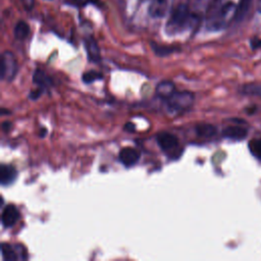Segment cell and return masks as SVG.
Returning <instances> with one entry per match:
<instances>
[{
    "label": "cell",
    "mask_w": 261,
    "mask_h": 261,
    "mask_svg": "<svg viewBox=\"0 0 261 261\" xmlns=\"http://www.w3.org/2000/svg\"><path fill=\"white\" fill-rule=\"evenodd\" d=\"M85 47L87 51V55L90 61L92 62H98L101 59L100 55V49L96 42V40L93 37H87L85 39Z\"/></svg>",
    "instance_id": "cell-11"
},
{
    "label": "cell",
    "mask_w": 261,
    "mask_h": 261,
    "mask_svg": "<svg viewBox=\"0 0 261 261\" xmlns=\"http://www.w3.org/2000/svg\"><path fill=\"white\" fill-rule=\"evenodd\" d=\"M11 126H12V124H11L10 121H4L3 124H2V128H3L4 132H9Z\"/></svg>",
    "instance_id": "cell-24"
},
{
    "label": "cell",
    "mask_w": 261,
    "mask_h": 261,
    "mask_svg": "<svg viewBox=\"0 0 261 261\" xmlns=\"http://www.w3.org/2000/svg\"><path fill=\"white\" fill-rule=\"evenodd\" d=\"M43 91H44V89H42V88H39L36 91H32L30 93V95H29V98L32 99V100H36V99H38L42 95Z\"/></svg>",
    "instance_id": "cell-22"
},
{
    "label": "cell",
    "mask_w": 261,
    "mask_h": 261,
    "mask_svg": "<svg viewBox=\"0 0 261 261\" xmlns=\"http://www.w3.org/2000/svg\"><path fill=\"white\" fill-rule=\"evenodd\" d=\"M166 107L171 112H184L189 110L195 101V96L188 91H174L165 100Z\"/></svg>",
    "instance_id": "cell-3"
},
{
    "label": "cell",
    "mask_w": 261,
    "mask_h": 261,
    "mask_svg": "<svg viewBox=\"0 0 261 261\" xmlns=\"http://www.w3.org/2000/svg\"><path fill=\"white\" fill-rule=\"evenodd\" d=\"M252 3V0H240V4L237 8V14L236 18H242L250 8V5Z\"/></svg>",
    "instance_id": "cell-20"
},
{
    "label": "cell",
    "mask_w": 261,
    "mask_h": 261,
    "mask_svg": "<svg viewBox=\"0 0 261 261\" xmlns=\"http://www.w3.org/2000/svg\"><path fill=\"white\" fill-rule=\"evenodd\" d=\"M13 34L15 39L17 40H24L28 38V36L30 35V27L29 24L23 21V20H19L13 30Z\"/></svg>",
    "instance_id": "cell-16"
},
{
    "label": "cell",
    "mask_w": 261,
    "mask_h": 261,
    "mask_svg": "<svg viewBox=\"0 0 261 261\" xmlns=\"http://www.w3.org/2000/svg\"><path fill=\"white\" fill-rule=\"evenodd\" d=\"M124 129H125L126 132H135L136 126H135V124H134L133 122H127V123L124 125Z\"/></svg>",
    "instance_id": "cell-23"
},
{
    "label": "cell",
    "mask_w": 261,
    "mask_h": 261,
    "mask_svg": "<svg viewBox=\"0 0 261 261\" xmlns=\"http://www.w3.org/2000/svg\"><path fill=\"white\" fill-rule=\"evenodd\" d=\"M17 176V171L12 165L1 164L0 166V182L2 186L11 185Z\"/></svg>",
    "instance_id": "cell-10"
},
{
    "label": "cell",
    "mask_w": 261,
    "mask_h": 261,
    "mask_svg": "<svg viewBox=\"0 0 261 261\" xmlns=\"http://www.w3.org/2000/svg\"><path fill=\"white\" fill-rule=\"evenodd\" d=\"M174 91H175V87L171 81H162L156 86V89H155L156 96L163 100L168 98Z\"/></svg>",
    "instance_id": "cell-13"
},
{
    "label": "cell",
    "mask_w": 261,
    "mask_h": 261,
    "mask_svg": "<svg viewBox=\"0 0 261 261\" xmlns=\"http://www.w3.org/2000/svg\"><path fill=\"white\" fill-rule=\"evenodd\" d=\"M173 0H151L149 13L153 17H164L172 11Z\"/></svg>",
    "instance_id": "cell-5"
},
{
    "label": "cell",
    "mask_w": 261,
    "mask_h": 261,
    "mask_svg": "<svg viewBox=\"0 0 261 261\" xmlns=\"http://www.w3.org/2000/svg\"><path fill=\"white\" fill-rule=\"evenodd\" d=\"M195 130L198 137H201V138H211L215 136L217 133V128L215 127V125L211 123H205V122L198 123L195 126Z\"/></svg>",
    "instance_id": "cell-15"
},
{
    "label": "cell",
    "mask_w": 261,
    "mask_h": 261,
    "mask_svg": "<svg viewBox=\"0 0 261 261\" xmlns=\"http://www.w3.org/2000/svg\"><path fill=\"white\" fill-rule=\"evenodd\" d=\"M199 21V17L190 11L189 7L185 4L178 5L170 12V17L166 23V33L174 35L193 28Z\"/></svg>",
    "instance_id": "cell-1"
},
{
    "label": "cell",
    "mask_w": 261,
    "mask_h": 261,
    "mask_svg": "<svg viewBox=\"0 0 261 261\" xmlns=\"http://www.w3.org/2000/svg\"><path fill=\"white\" fill-rule=\"evenodd\" d=\"M19 211L17 210V208L12 205L9 204L7 206H5V208L2 211V215H1V221L3 226L5 227H11L13 226L17 220L19 219Z\"/></svg>",
    "instance_id": "cell-8"
},
{
    "label": "cell",
    "mask_w": 261,
    "mask_h": 261,
    "mask_svg": "<svg viewBox=\"0 0 261 261\" xmlns=\"http://www.w3.org/2000/svg\"><path fill=\"white\" fill-rule=\"evenodd\" d=\"M238 6L231 2L227 1L221 3L218 7L214 8L210 12L207 20V27L209 30H220L224 28L227 22L236 17Z\"/></svg>",
    "instance_id": "cell-2"
},
{
    "label": "cell",
    "mask_w": 261,
    "mask_h": 261,
    "mask_svg": "<svg viewBox=\"0 0 261 261\" xmlns=\"http://www.w3.org/2000/svg\"><path fill=\"white\" fill-rule=\"evenodd\" d=\"M156 141L161 150L167 153L175 150L178 147V140L176 136L167 132L159 133L156 137Z\"/></svg>",
    "instance_id": "cell-7"
},
{
    "label": "cell",
    "mask_w": 261,
    "mask_h": 261,
    "mask_svg": "<svg viewBox=\"0 0 261 261\" xmlns=\"http://www.w3.org/2000/svg\"><path fill=\"white\" fill-rule=\"evenodd\" d=\"M119 161L126 167L134 166L140 159V152L134 148L126 147L120 150L118 155Z\"/></svg>",
    "instance_id": "cell-9"
},
{
    "label": "cell",
    "mask_w": 261,
    "mask_h": 261,
    "mask_svg": "<svg viewBox=\"0 0 261 261\" xmlns=\"http://www.w3.org/2000/svg\"><path fill=\"white\" fill-rule=\"evenodd\" d=\"M18 71L17 60L10 51H4L1 56V80L11 82Z\"/></svg>",
    "instance_id": "cell-4"
},
{
    "label": "cell",
    "mask_w": 261,
    "mask_h": 261,
    "mask_svg": "<svg viewBox=\"0 0 261 261\" xmlns=\"http://www.w3.org/2000/svg\"><path fill=\"white\" fill-rule=\"evenodd\" d=\"M242 92L247 95H255L261 97V86L260 85H246L242 88Z\"/></svg>",
    "instance_id": "cell-21"
},
{
    "label": "cell",
    "mask_w": 261,
    "mask_h": 261,
    "mask_svg": "<svg viewBox=\"0 0 261 261\" xmlns=\"http://www.w3.org/2000/svg\"><path fill=\"white\" fill-rule=\"evenodd\" d=\"M22 3H23V6H24L27 9H31V8L33 7L34 0H22Z\"/></svg>",
    "instance_id": "cell-25"
},
{
    "label": "cell",
    "mask_w": 261,
    "mask_h": 261,
    "mask_svg": "<svg viewBox=\"0 0 261 261\" xmlns=\"http://www.w3.org/2000/svg\"><path fill=\"white\" fill-rule=\"evenodd\" d=\"M258 10H259V12H261V0L258 1Z\"/></svg>",
    "instance_id": "cell-26"
},
{
    "label": "cell",
    "mask_w": 261,
    "mask_h": 261,
    "mask_svg": "<svg viewBox=\"0 0 261 261\" xmlns=\"http://www.w3.org/2000/svg\"><path fill=\"white\" fill-rule=\"evenodd\" d=\"M33 82L39 86V88H42V89H47V88H50L52 87L53 85V81L52 79L47 75L43 70L41 69H36L33 73Z\"/></svg>",
    "instance_id": "cell-14"
},
{
    "label": "cell",
    "mask_w": 261,
    "mask_h": 261,
    "mask_svg": "<svg viewBox=\"0 0 261 261\" xmlns=\"http://www.w3.org/2000/svg\"><path fill=\"white\" fill-rule=\"evenodd\" d=\"M249 149L252 155L261 161V139L252 140L249 143Z\"/></svg>",
    "instance_id": "cell-17"
},
{
    "label": "cell",
    "mask_w": 261,
    "mask_h": 261,
    "mask_svg": "<svg viewBox=\"0 0 261 261\" xmlns=\"http://www.w3.org/2000/svg\"><path fill=\"white\" fill-rule=\"evenodd\" d=\"M151 46L154 50V52L159 55V56H166L170 53H173L174 51L177 50V48H173V47H167V46H159L157 44L151 43Z\"/></svg>",
    "instance_id": "cell-19"
},
{
    "label": "cell",
    "mask_w": 261,
    "mask_h": 261,
    "mask_svg": "<svg viewBox=\"0 0 261 261\" xmlns=\"http://www.w3.org/2000/svg\"><path fill=\"white\" fill-rule=\"evenodd\" d=\"M102 77H103V75L101 72H99L97 70H90L83 74L82 80L85 84H92L93 82H95L97 80H101Z\"/></svg>",
    "instance_id": "cell-18"
},
{
    "label": "cell",
    "mask_w": 261,
    "mask_h": 261,
    "mask_svg": "<svg viewBox=\"0 0 261 261\" xmlns=\"http://www.w3.org/2000/svg\"><path fill=\"white\" fill-rule=\"evenodd\" d=\"M1 252H2L3 258L6 261H15L18 259H22V260L27 259L25 249L20 245L12 246L10 244L3 243L1 245Z\"/></svg>",
    "instance_id": "cell-6"
},
{
    "label": "cell",
    "mask_w": 261,
    "mask_h": 261,
    "mask_svg": "<svg viewBox=\"0 0 261 261\" xmlns=\"http://www.w3.org/2000/svg\"><path fill=\"white\" fill-rule=\"evenodd\" d=\"M223 137L231 140H243L247 137L248 130L245 127L239 125H229L223 128L222 130Z\"/></svg>",
    "instance_id": "cell-12"
}]
</instances>
